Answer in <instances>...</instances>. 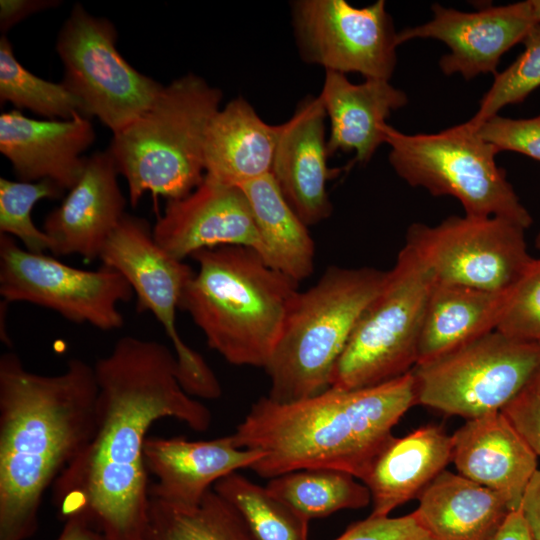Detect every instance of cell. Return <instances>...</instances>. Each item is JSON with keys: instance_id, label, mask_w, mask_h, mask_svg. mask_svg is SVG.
<instances>
[{"instance_id": "d6986e66", "label": "cell", "mask_w": 540, "mask_h": 540, "mask_svg": "<svg viewBox=\"0 0 540 540\" xmlns=\"http://www.w3.org/2000/svg\"><path fill=\"white\" fill-rule=\"evenodd\" d=\"M263 455L237 447L232 435L198 441L148 436L145 466L157 479L149 487V496L174 507H196L219 479L251 468Z\"/></svg>"}, {"instance_id": "1f68e13d", "label": "cell", "mask_w": 540, "mask_h": 540, "mask_svg": "<svg viewBox=\"0 0 540 540\" xmlns=\"http://www.w3.org/2000/svg\"><path fill=\"white\" fill-rule=\"evenodd\" d=\"M64 191L51 180L36 182L0 179V233L17 238L33 253L52 251L49 236L33 223V206L41 199H58Z\"/></svg>"}, {"instance_id": "cb8c5ba5", "label": "cell", "mask_w": 540, "mask_h": 540, "mask_svg": "<svg viewBox=\"0 0 540 540\" xmlns=\"http://www.w3.org/2000/svg\"><path fill=\"white\" fill-rule=\"evenodd\" d=\"M280 124L265 122L243 97L220 108L205 139V176L240 186L271 173Z\"/></svg>"}, {"instance_id": "d6a6232c", "label": "cell", "mask_w": 540, "mask_h": 540, "mask_svg": "<svg viewBox=\"0 0 540 540\" xmlns=\"http://www.w3.org/2000/svg\"><path fill=\"white\" fill-rule=\"evenodd\" d=\"M525 50L503 72L497 73L483 95L479 109L469 122L478 126L500 109L523 101L540 86V24H535L524 40Z\"/></svg>"}, {"instance_id": "603a6c76", "label": "cell", "mask_w": 540, "mask_h": 540, "mask_svg": "<svg viewBox=\"0 0 540 540\" xmlns=\"http://www.w3.org/2000/svg\"><path fill=\"white\" fill-rule=\"evenodd\" d=\"M452 450V436L437 426L393 436L360 479L371 494L370 515L389 516L396 507L418 497L452 461Z\"/></svg>"}, {"instance_id": "ee69618b", "label": "cell", "mask_w": 540, "mask_h": 540, "mask_svg": "<svg viewBox=\"0 0 540 540\" xmlns=\"http://www.w3.org/2000/svg\"><path fill=\"white\" fill-rule=\"evenodd\" d=\"M535 246L540 250V232L538 233L536 237Z\"/></svg>"}, {"instance_id": "74e56055", "label": "cell", "mask_w": 540, "mask_h": 540, "mask_svg": "<svg viewBox=\"0 0 540 540\" xmlns=\"http://www.w3.org/2000/svg\"><path fill=\"white\" fill-rule=\"evenodd\" d=\"M521 512L533 540H540V469H537L528 482L522 496Z\"/></svg>"}, {"instance_id": "6da1fadb", "label": "cell", "mask_w": 540, "mask_h": 540, "mask_svg": "<svg viewBox=\"0 0 540 540\" xmlns=\"http://www.w3.org/2000/svg\"><path fill=\"white\" fill-rule=\"evenodd\" d=\"M94 370L93 433L52 485L53 503L64 520L84 514L105 540H146L150 485L144 444L150 427L174 418L204 432L212 414L183 390L174 353L158 341L124 336Z\"/></svg>"}, {"instance_id": "7bdbcfd3", "label": "cell", "mask_w": 540, "mask_h": 540, "mask_svg": "<svg viewBox=\"0 0 540 540\" xmlns=\"http://www.w3.org/2000/svg\"><path fill=\"white\" fill-rule=\"evenodd\" d=\"M533 381H534L535 383H537L538 385H540V369H539V371L537 372V374L535 375Z\"/></svg>"}, {"instance_id": "5b68a950", "label": "cell", "mask_w": 540, "mask_h": 540, "mask_svg": "<svg viewBox=\"0 0 540 540\" xmlns=\"http://www.w3.org/2000/svg\"><path fill=\"white\" fill-rule=\"evenodd\" d=\"M222 97L189 73L164 86L141 116L114 134L107 150L127 181L131 206L146 192L174 200L201 184L206 134Z\"/></svg>"}, {"instance_id": "836d02e7", "label": "cell", "mask_w": 540, "mask_h": 540, "mask_svg": "<svg viewBox=\"0 0 540 540\" xmlns=\"http://www.w3.org/2000/svg\"><path fill=\"white\" fill-rule=\"evenodd\" d=\"M496 330L514 339L540 342V258H533L512 288Z\"/></svg>"}, {"instance_id": "f6af8a7d", "label": "cell", "mask_w": 540, "mask_h": 540, "mask_svg": "<svg viewBox=\"0 0 540 540\" xmlns=\"http://www.w3.org/2000/svg\"><path fill=\"white\" fill-rule=\"evenodd\" d=\"M540 343V342H539Z\"/></svg>"}, {"instance_id": "7402d4cb", "label": "cell", "mask_w": 540, "mask_h": 540, "mask_svg": "<svg viewBox=\"0 0 540 540\" xmlns=\"http://www.w3.org/2000/svg\"><path fill=\"white\" fill-rule=\"evenodd\" d=\"M319 97L330 124L329 156L338 151L355 152L354 161L360 164L368 163L385 143L386 119L408 102L405 92L389 80L365 79L355 84L334 71H325Z\"/></svg>"}, {"instance_id": "30bf717a", "label": "cell", "mask_w": 540, "mask_h": 540, "mask_svg": "<svg viewBox=\"0 0 540 540\" xmlns=\"http://www.w3.org/2000/svg\"><path fill=\"white\" fill-rule=\"evenodd\" d=\"M103 265L119 271L131 285L138 312H150L173 345L177 377L190 396L217 399L221 385L204 358L188 346L176 328V311L192 268L162 249L143 219L125 214L99 256Z\"/></svg>"}, {"instance_id": "b9f144b4", "label": "cell", "mask_w": 540, "mask_h": 540, "mask_svg": "<svg viewBox=\"0 0 540 540\" xmlns=\"http://www.w3.org/2000/svg\"><path fill=\"white\" fill-rule=\"evenodd\" d=\"M532 16L536 24H540V0H530Z\"/></svg>"}, {"instance_id": "9c48e42d", "label": "cell", "mask_w": 540, "mask_h": 540, "mask_svg": "<svg viewBox=\"0 0 540 540\" xmlns=\"http://www.w3.org/2000/svg\"><path fill=\"white\" fill-rule=\"evenodd\" d=\"M540 369V343L494 330L412 373L416 403L466 420L499 412Z\"/></svg>"}, {"instance_id": "f35d334b", "label": "cell", "mask_w": 540, "mask_h": 540, "mask_svg": "<svg viewBox=\"0 0 540 540\" xmlns=\"http://www.w3.org/2000/svg\"><path fill=\"white\" fill-rule=\"evenodd\" d=\"M56 540H105L103 534L82 513L70 515Z\"/></svg>"}, {"instance_id": "3957f363", "label": "cell", "mask_w": 540, "mask_h": 540, "mask_svg": "<svg viewBox=\"0 0 540 540\" xmlns=\"http://www.w3.org/2000/svg\"><path fill=\"white\" fill-rule=\"evenodd\" d=\"M415 404L411 370L378 385L329 387L293 402L260 397L231 435L237 447L264 454L250 468L260 477L329 468L360 480L393 437V427Z\"/></svg>"}, {"instance_id": "484cf974", "label": "cell", "mask_w": 540, "mask_h": 540, "mask_svg": "<svg viewBox=\"0 0 540 540\" xmlns=\"http://www.w3.org/2000/svg\"><path fill=\"white\" fill-rule=\"evenodd\" d=\"M511 290L488 291L435 281L424 315L417 364L496 330Z\"/></svg>"}, {"instance_id": "4316f807", "label": "cell", "mask_w": 540, "mask_h": 540, "mask_svg": "<svg viewBox=\"0 0 540 540\" xmlns=\"http://www.w3.org/2000/svg\"><path fill=\"white\" fill-rule=\"evenodd\" d=\"M245 194L264 246V261L296 282L314 271L315 243L308 226L284 198L272 174L238 186Z\"/></svg>"}, {"instance_id": "f1b7e54d", "label": "cell", "mask_w": 540, "mask_h": 540, "mask_svg": "<svg viewBox=\"0 0 540 540\" xmlns=\"http://www.w3.org/2000/svg\"><path fill=\"white\" fill-rule=\"evenodd\" d=\"M352 474L329 468L292 471L269 479L267 489L309 521L371 502L364 483Z\"/></svg>"}, {"instance_id": "4fadbf2b", "label": "cell", "mask_w": 540, "mask_h": 540, "mask_svg": "<svg viewBox=\"0 0 540 540\" xmlns=\"http://www.w3.org/2000/svg\"><path fill=\"white\" fill-rule=\"evenodd\" d=\"M0 295L4 302H27L57 312L74 323L110 331L123 326L119 304L134 296L127 279L101 265L83 270L45 253H33L0 234Z\"/></svg>"}, {"instance_id": "83f0119b", "label": "cell", "mask_w": 540, "mask_h": 540, "mask_svg": "<svg viewBox=\"0 0 540 540\" xmlns=\"http://www.w3.org/2000/svg\"><path fill=\"white\" fill-rule=\"evenodd\" d=\"M146 540H257L238 511L210 489L193 508L150 496Z\"/></svg>"}, {"instance_id": "f546056e", "label": "cell", "mask_w": 540, "mask_h": 540, "mask_svg": "<svg viewBox=\"0 0 540 540\" xmlns=\"http://www.w3.org/2000/svg\"><path fill=\"white\" fill-rule=\"evenodd\" d=\"M212 488L238 511L257 540H308L309 520L266 486L233 472Z\"/></svg>"}, {"instance_id": "ac0fdd59", "label": "cell", "mask_w": 540, "mask_h": 540, "mask_svg": "<svg viewBox=\"0 0 540 540\" xmlns=\"http://www.w3.org/2000/svg\"><path fill=\"white\" fill-rule=\"evenodd\" d=\"M118 174L108 150L86 158L78 182L45 217L42 230L52 241L53 255H79L87 261L99 258L126 214Z\"/></svg>"}, {"instance_id": "44dd1931", "label": "cell", "mask_w": 540, "mask_h": 540, "mask_svg": "<svg viewBox=\"0 0 540 540\" xmlns=\"http://www.w3.org/2000/svg\"><path fill=\"white\" fill-rule=\"evenodd\" d=\"M452 436L458 473L499 494L519 510L538 457L501 411L467 420Z\"/></svg>"}, {"instance_id": "277c9868", "label": "cell", "mask_w": 540, "mask_h": 540, "mask_svg": "<svg viewBox=\"0 0 540 540\" xmlns=\"http://www.w3.org/2000/svg\"><path fill=\"white\" fill-rule=\"evenodd\" d=\"M191 258L199 267L183 290L179 309L227 362L265 368L299 283L243 246L204 249Z\"/></svg>"}, {"instance_id": "8fae6325", "label": "cell", "mask_w": 540, "mask_h": 540, "mask_svg": "<svg viewBox=\"0 0 540 540\" xmlns=\"http://www.w3.org/2000/svg\"><path fill=\"white\" fill-rule=\"evenodd\" d=\"M117 33L106 19L74 5L56 49L64 85L80 100L86 117H97L118 133L156 100L164 86L134 69L116 48Z\"/></svg>"}, {"instance_id": "8d00e7d4", "label": "cell", "mask_w": 540, "mask_h": 540, "mask_svg": "<svg viewBox=\"0 0 540 540\" xmlns=\"http://www.w3.org/2000/svg\"><path fill=\"white\" fill-rule=\"evenodd\" d=\"M501 412L540 457V385L532 380Z\"/></svg>"}, {"instance_id": "e0dca14e", "label": "cell", "mask_w": 540, "mask_h": 540, "mask_svg": "<svg viewBox=\"0 0 540 540\" xmlns=\"http://www.w3.org/2000/svg\"><path fill=\"white\" fill-rule=\"evenodd\" d=\"M326 118L319 95L302 99L290 119L280 124L271 170L284 198L307 226L331 215L327 183L341 172L328 167Z\"/></svg>"}, {"instance_id": "52a82bcc", "label": "cell", "mask_w": 540, "mask_h": 540, "mask_svg": "<svg viewBox=\"0 0 540 540\" xmlns=\"http://www.w3.org/2000/svg\"><path fill=\"white\" fill-rule=\"evenodd\" d=\"M384 134L389 162L410 186L458 199L466 215L500 217L524 229L532 224L531 215L496 164L498 151L469 121L438 133L414 135L386 124Z\"/></svg>"}, {"instance_id": "7a4b0ae2", "label": "cell", "mask_w": 540, "mask_h": 540, "mask_svg": "<svg viewBox=\"0 0 540 540\" xmlns=\"http://www.w3.org/2000/svg\"><path fill=\"white\" fill-rule=\"evenodd\" d=\"M97 393L94 366L82 359L42 375L13 352L1 355L0 540L37 531L45 492L92 436Z\"/></svg>"}, {"instance_id": "9a60e30c", "label": "cell", "mask_w": 540, "mask_h": 540, "mask_svg": "<svg viewBox=\"0 0 540 540\" xmlns=\"http://www.w3.org/2000/svg\"><path fill=\"white\" fill-rule=\"evenodd\" d=\"M152 232L162 249L182 261L198 251L222 246L247 247L264 257V246L241 188L207 176L185 197L167 200Z\"/></svg>"}, {"instance_id": "7c38bea8", "label": "cell", "mask_w": 540, "mask_h": 540, "mask_svg": "<svg viewBox=\"0 0 540 540\" xmlns=\"http://www.w3.org/2000/svg\"><path fill=\"white\" fill-rule=\"evenodd\" d=\"M522 226L500 217L450 216L438 225L413 223L405 243L436 282L488 291L511 290L533 260Z\"/></svg>"}, {"instance_id": "4dcf8cb0", "label": "cell", "mask_w": 540, "mask_h": 540, "mask_svg": "<svg viewBox=\"0 0 540 540\" xmlns=\"http://www.w3.org/2000/svg\"><path fill=\"white\" fill-rule=\"evenodd\" d=\"M0 100L51 120H67L76 113L84 115L80 100L64 83L44 80L22 66L4 35L0 39Z\"/></svg>"}, {"instance_id": "ab89813d", "label": "cell", "mask_w": 540, "mask_h": 540, "mask_svg": "<svg viewBox=\"0 0 540 540\" xmlns=\"http://www.w3.org/2000/svg\"><path fill=\"white\" fill-rule=\"evenodd\" d=\"M492 540H533L519 510L511 511Z\"/></svg>"}, {"instance_id": "e575fe53", "label": "cell", "mask_w": 540, "mask_h": 540, "mask_svg": "<svg viewBox=\"0 0 540 540\" xmlns=\"http://www.w3.org/2000/svg\"><path fill=\"white\" fill-rule=\"evenodd\" d=\"M475 127L480 137L493 145L498 153L515 151L540 161V115L511 119L497 114Z\"/></svg>"}, {"instance_id": "ffe728a7", "label": "cell", "mask_w": 540, "mask_h": 540, "mask_svg": "<svg viewBox=\"0 0 540 540\" xmlns=\"http://www.w3.org/2000/svg\"><path fill=\"white\" fill-rule=\"evenodd\" d=\"M90 118L76 113L67 120H39L19 110L0 115V151L20 181L51 180L70 190L80 179L94 142Z\"/></svg>"}, {"instance_id": "d4e9b609", "label": "cell", "mask_w": 540, "mask_h": 540, "mask_svg": "<svg viewBox=\"0 0 540 540\" xmlns=\"http://www.w3.org/2000/svg\"><path fill=\"white\" fill-rule=\"evenodd\" d=\"M418 499L413 513L431 540H492L511 512L493 490L446 469Z\"/></svg>"}, {"instance_id": "8992f818", "label": "cell", "mask_w": 540, "mask_h": 540, "mask_svg": "<svg viewBox=\"0 0 540 540\" xmlns=\"http://www.w3.org/2000/svg\"><path fill=\"white\" fill-rule=\"evenodd\" d=\"M386 276L373 267L330 266L298 293L264 368L270 399L293 402L330 387L336 362Z\"/></svg>"}, {"instance_id": "d590c367", "label": "cell", "mask_w": 540, "mask_h": 540, "mask_svg": "<svg viewBox=\"0 0 540 540\" xmlns=\"http://www.w3.org/2000/svg\"><path fill=\"white\" fill-rule=\"evenodd\" d=\"M334 540H431L414 513L401 517L369 516L350 525Z\"/></svg>"}, {"instance_id": "ba28073f", "label": "cell", "mask_w": 540, "mask_h": 540, "mask_svg": "<svg viewBox=\"0 0 540 540\" xmlns=\"http://www.w3.org/2000/svg\"><path fill=\"white\" fill-rule=\"evenodd\" d=\"M435 279L404 244L384 284L361 314L331 374L330 387L358 389L411 371Z\"/></svg>"}, {"instance_id": "2e32d148", "label": "cell", "mask_w": 540, "mask_h": 540, "mask_svg": "<svg viewBox=\"0 0 540 540\" xmlns=\"http://www.w3.org/2000/svg\"><path fill=\"white\" fill-rule=\"evenodd\" d=\"M433 18L425 24L398 32L399 44L416 38L444 42L450 53L439 66L449 76L460 73L470 80L479 74H497L500 58L516 43L523 41L536 24L530 1L491 6L475 12H463L432 5Z\"/></svg>"}, {"instance_id": "5bb4252c", "label": "cell", "mask_w": 540, "mask_h": 540, "mask_svg": "<svg viewBox=\"0 0 540 540\" xmlns=\"http://www.w3.org/2000/svg\"><path fill=\"white\" fill-rule=\"evenodd\" d=\"M290 6L304 62L325 71L390 81L400 44L384 0L361 8L345 0H296Z\"/></svg>"}, {"instance_id": "60d3db41", "label": "cell", "mask_w": 540, "mask_h": 540, "mask_svg": "<svg viewBox=\"0 0 540 540\" xmlns=\"http://www.w3.org/2000/svg\"><path fill=\"white\" fill-rule=\"evenodd\" d=\"M37 7H43V4L28 1H1V27L6 29L21 17Z\"/></svg>"}]
</instances>
